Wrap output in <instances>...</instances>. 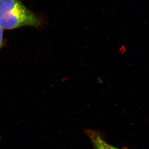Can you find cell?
Masks as SVG:
<instances>
[{"mask_svg": "<svg viewBox=\"0 0 149 149\" xmlns=\"http://www.w3.org/2000/svg\"><path fill=\"white\" fill-rule=\"evenodd\" d=\"M40 23L39 19L20 0H0V27L2 29L36 27Z\"/></svg>", "mask_w": 149, "mask_h": 149, "instance_id": "obj_1", "label": "cell"}, {"mask_svg": "<svg viewBox=\"0 0 149 149\" xmlns=\"http://www.w3.org/2000/svg\"><path fill=\"white\" fill-rule=\"evenodd\" d=\"M86 133L90 139L93 149H120L108 143L98 132L93 130H87L86 131ZM122 149H127L124 148Z\"/></svg>", "mask_w": 149, "mask_h": 149, "instance_id": "obj_2", "label": "cell"}, {"mask_svg": "<svg viewBox=\"0 0 149 149\" xmlns=\"http://www.w3.org/2000/svg\"><path fill=\"white\" fill-rule=\"evenodd\" d=\"M3 43V29L0 27V49Z\"/></svg>", "mask_w": 149, "mask_h": 149, "instance_id": "obj_3", "label": "cell"}]
</instances>
